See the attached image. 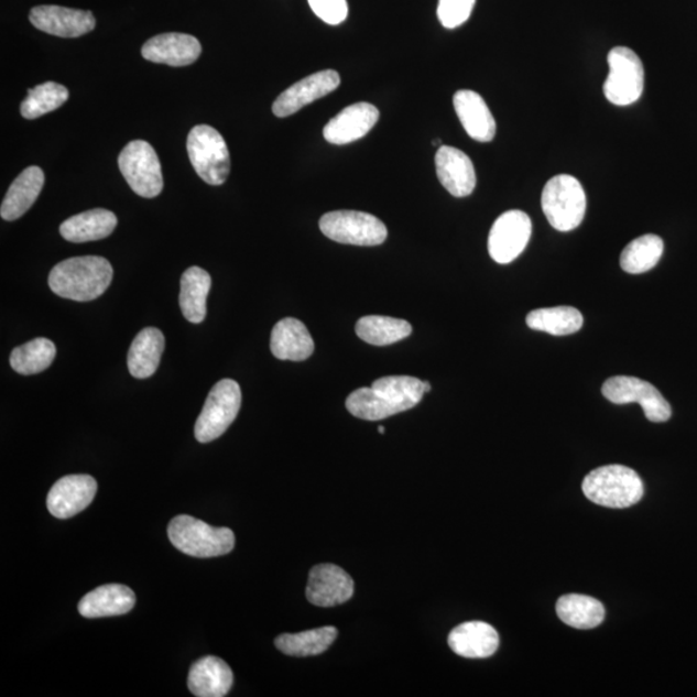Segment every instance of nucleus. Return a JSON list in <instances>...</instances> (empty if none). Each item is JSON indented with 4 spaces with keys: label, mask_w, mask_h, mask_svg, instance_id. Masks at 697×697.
Masks as SVG:
<instances>
[{
    "label": "nucleus",
    "mask_w": 697,
    "mask_h": 697,
    "mask_svg": "<svg viewBox=\"0 0 697 697\" xmlns=\"http://www.w3.org/2000/svg\"><path fill=\"white\" fill-rule=\"evenodd\" d=\"M56 345L44 337H37L21 347L13 349L10 358L11 367L20 374H35L47 370L56 357Z\"/></svg>",
    "instance_id": "34"
},
{
    "label": "nucleus",
    "mask_w": 697,
    "mask_h": 697,
    "mask_svg": "<svg viewBox=\"0 0 697 697\" xmlns=\"http://www.w3.org/2000/svg\"><path fill=\"white\" fill-rule=\"evenodd\" d=\"M476 0H439L438 20L446 29L459 28L470 18Z\"/></svg>",
    "instance_id": "36"
},
{
    "label": "nucleus",
    "mask_w": 697,
    "mask_h": 697,
    "mask_svg": "<svg viewBox=\"0 0 697 697\" xmlns=\"http://www.w3.org/2000/svg\"><path fill=\"white\" fill-rule=\"evenodd\" d=\"M235 684L230 666L216 656L199 658L192 665L187 687L198 697L227 696Z\"/></svg>",
    "instance_id": "23"
},
{
    "label": "nucleus",
    "mask_w": 697,
    "mask_h": 697,
    "mask_svg": "<svg viewBox=\"0 0 697 697\" xmlns=\"http://www.w3.org/2000/svg\"><path fill=\"white\" fill-rule=\"evenodd\" d=\"M97 482L91 476L73 475L57 481L47 497V508L59 520L84 512L96 497Z\"/></svg>",
    "instance_id": "13"
},
{
    "label": "nucleus",
    "mask_w": 697,
    "mask_h": 697,
    "mask_svg": "<svg viewBox=\"0 0 697 697\" xmlns=\"http://www.w3.org/2000/svg\"><path fill=\"white\" fill-rule=\"evenodd\" d=\"M532 232L527 214L513 209L493 222L489 237L490 257L498 264H511L526 249Z\"/></svg>",
    "instance_id": "12"
},
{
    "label": "nucleus",
    "mask_w": 697,
    "mask_h": 697,
    "mask_svg": "<svg viewBox=\"0 0 697 697\" xmlns=\"http://www.w3.org/2000/svg\"><path fill=\"white\" fill-rule=\"evenodd\" d=\"M356 333L366 342L385 347L406 339L412 334V326L399 318L367 316L358 320Z\"/></svg>",
    "instance_id": "32"
},
{
    "label": "nucleus",
    "mask_w": 697,
    "mask_h": 697,
    "mask_svg": "<svg viewBox=\"0 0 697 697\" xmlns=\"http://www.w3.org/2000/svg\"><path fill=\"white\" fill-rule=\"evenodd\" d=\"M379 433H380V434H384V433H385V428H384V426H379Z\"/></svg>",
    "instance_id": "39"
},
{
    "label": "nucleus",
    "mask_w": 697,
    "mask_h": 697,
    "mask_svg": "<svg viewBox=\"0 0 697 697\" xmlns=\"http://www.w3.org/2000/svg\"><path fill=\"white\" fill-rule=\"evenodd\" d=\"M605 399L614 404L639 403L644 416L652 423H665L672 416V407L650 382L632 377H614L602 386Z\"/></svg>",
    "instance_id": "11"
},
{
    "label": "nucleus",
    "mask_w": 697,
    "mask_h": 697,
    "mask_svg": "<svg viewBox=\"0 0 697 697\" xmlns=\"http://www.w3.org/2000/svg\"><path fill=\"white\" fill-rule=\"evenodd\" d=\"M118 166L127 184L140 197L155 198L163 190L162 166L149 142L134 140L119 154Z\"/></svg>",
    "instance_id": "8"
},
{
    "label": "nucleus",
    "mask_w": 697,
    "mask_h": 697,
    "mask_svg": "<svg viewBox=\"0 0 697 697\" xmlns=\"http://www.w3.org/2000/svg\"><path fill=\"white\" fill-rule=\"evenodd\" d=\"M44 174L40 167H29L14 179L3 199L0 216L6 221L20 219L35 204L43 189Z\"/></svg>",
    "instance_id": "26"
},
{
    "label": "nucleus",
    "mask_w": 697,
    "mask_h": 697,
    "mask_svg": "<svg viewBox=\"0 0 697 697\" xmlns=\"http://www.w3.org/2000/svg\"><path fill=\"white\" fill-rule=\"evenodd\" d=\"M164 335L161 329L148 327L134 337L129 351V370L133 378L148 379L153 377L161 363L164 350Z\"/></svg>",
    "instance_id": "27"
},
{
    "label": "nucleus",
    "mask_w": 697,
    "mask_h": 697,
    "mask_svg": "<svg viewBox=\"0 0 697 697\" xmlns=\"http://www.w3.org/2000/svg\"><path fill=\"white\" fill-rule=\"evenodd\" d=\"M270 349L281 361L302 362L314 351V341L302 320L284 318L273 328Z\"/></svg>",
    "instance_id": "24"
},
{
    "label": "nucleus",
    "mask_w": 697,
    "mask_h": 697,
    "mask_svg": "<svg viewBox=\"0 0 697 697\" xmlns=\"http://www.w3.org/2000/svg\"><path fill=\"white\" fill-rule=\"evenodd\" d=\"M380 111L369 102H358L345 108L329 121L324 137L334 145H347L361 140L379 122Z\"/></svg>",
    "instance_id": "17"
},
{
    "label": "nucleus",
    "mask_w": 697,
    "mask_h": 697,
    "mask_svg": "<svg viewBox=\"0 0 697 697\" xmlns=\"http://www.w3.org/2000/svg\"><path fill=\"white\" fill-rule=\"evenodd\" d=\"M213 280L206 270L192 266L182 276L179 307L184 317L192 324H202L207 316V297Z\"/></svg>",
    "instance_id": "28"
},
{
    "label": "nucleus",
    "mask_w": 697,
    "mask_h": 697,
    "mask_svg": "<svg viewBox=\"0 0 697 697\" xmlns=\"http://www.w3.org/2000/svg\"><path fill=\"white\" fill-rule=\"evenodd\" d=\"M353 595L355 581L341 567L327 564L312 568L306 598L314 606H339L348 602Z\"/></svg>",
    "instance_id": "16"
},
{
    "label": "nucleus",
    "mask_w": 697,
    "mask_h": 697,
    "mask_svg": "<svg viewBox=\"0 0 697 697\" xmlns=\"http://www.w3.org/2000/svg\"><path fill=\"white\" fill-rule=\"evenodd\" d=\"M117 216L108 209L96 208L91 211L72 216L59 227V235L72 243H86L108 238L116 230Z\"/></svg>",
    "instance_id": "25"
},
{
    "label": "nucleus",
    "mask_w": 697,
    "mask_h": 697,
    "mask_svg": "<svg viewBox=\"0 0 697 697\" xmlns=\"http://www.w3.org/2000/svg\"><path fill=\"white\" fill-rule=\"evenodd\" d=\"M168 538L186 556L214 558L235 549V532L227 527H213L190 515H177L168 526Z\"/></svg>",
    "instance_id": "4"
},
{
    "label": "nucleus",
    "mask_w": 697,
    "mask_h": 697,
    "mask_svg": "<svg viewBox=\"0 0 697 697\" xmlns=\"http://www.w3.org/2000/svg\"><path fill=\"white\" fill-rule=\"evenodd\" d=\"M242 406V392L238 382L224 379L209 392L205 407L194 428V434L200 444H208L220 438L235 422Z\"/></svg>",
    "instance_id": "7"
},
{
    "label": "nucleus",
    "mask_w": 697,
    "mask_h": 697,
    "mask_svg": "<svg viewBox=\"0 0 697 697\" xmlns=\"http://www.w3.org/2000/svg\"><path fill=\"white\" fill-rule=\"evenodd\" d=\"M187 154L198 176L214 186L222 185L230 174V154L227 142L214 127H194L187 137Z\"/></svg>",
    "instance_id": "6"
},
{
    "label": "nucleus",
    "mask_w": 697,
    "mask_h": 697,
    "mask_svg": "<svg viewBox=\"0 0 697 697\" xmlns=\"http://www.w3.org/2000/svg\"><path fill=\"white\" fill-rule=\"evenodd\" d=\"M137 603L132 589L121 584H108L89 591L80 599L78 610L87 619L119 617L129 613Z\"/></svg>",
    "instance_id": "22"
},
{
    "label": "nucleus",
    "mask_w": 697,
    "mask_h": 697,
    "mask_svg": "<svg viewBox=\"0 0 697 697\" xmlns=\"http://www.w3.org/2000/svg\"><path fill=\"white\" fill-rule=\"evenodd\" d=\"M340 75L335 70H324L309 75L279 96L273 104L275 117L286 118L302 110L306 105L322 99L340 86Z\"/></svg>",
    "instance_id": "14"
},
{
    "label": "nucleus",
    "mask_w": 697,
    "mask_h": 697,
    "mask_svg": "<svg viewBox=\"0 0 697 697\" xmlns=\"http://www.w3.org/2000/svg\"><path fill=\"white\" fill-rule=\"evenodd\" d=\"M607 63L610 73L603 85L606 99L618 107L639 101L644 88V69L639 55L628 47H614Z\"/></svg>",
    "instance_id": "9"
},
{
    "label": "nucleus",
    "mask_w": 697,
    "mask_h": 697,
    "mask_svg": "<svg viewBox=\"0 0 697 697\" xmlns=\"http://www.w3.org/2000/svg\"><path fill=\"white\" fill-rule=\"evenodd\" d=\"M320 231L342 244L372 247L386 241L388 229L378 217L359 211H334L322 216Z\"/></svg>",
    "instance_id": "10"
},
{
    "label": "nucleus",
    "mask_w": 697,
    "mask_h": 697,
    "mask_svg": "<svg viewBox=\"0 0 697 697\" xmlns=\"http://www.w3.org/2000/svg\"><path fill=\"white\" fill-rule=\"evenodd\" d=\"M29 20L37 30L59 37H79L92 32L96 26L92 12L59 6L34 7Z\"/></svg>",
    "instance_id": "15"
},
{
    "label": "nucleus",
    "mask_w": 697,
    "mask_h": 697,
    "mask_svg": "<svg viewBox=\"0 0 697 697\" xmlns=\"http://www.w3.org/2000/svg\"><path fill=\"white\" fill-rule=\"evenodd\" d=\"M69 99V91L56 81H47L29 89L26 99L21 104V116L25 119H36L51 111H55Z\"/></svg>",
    "instance_id": "35"
},
{
    "label": "nucleus",
    "mask_w": 697,
    "mask_h": 697,
    "mask_svg": "<svg viewBox=\"0 0 697 697\" xmlns=\"http://www.w3.org/2000/svg\"><path fill=\"white\" fill-rule=\"evenodd\" d=\"M336 636V628L324 627L296 634H282L275 640V646L288 656H316L324 654Z\"/></svg>",
    "instance_id": "31"
},
{
    "label": "nucleus",
    "mask_w": 697,
    "mask_h": 697,
    "mask_svg": "<svg viewBox=\"0 0 697 697\" xmlns=\"http://www.w3.org/2000/svg\"><path fill=\"white\" fill-rule=\"evenodd\" d=\"M454 107L464 130L479 142H490L497 134V122L483 97L470 89H461L454 96Z\"/></svg>",
    "instance_id": "20"
},
{
    "label": "nucleus",
    "mask_w": 697,
    "mask_h": 697,
    "mask_svg": "<svg viewBox=\"0 0 697 697\" xmlns=\"http://www.w3.org/2000/svg\"><path fill=\"white\" fill-rule=\"evenodd\" d=\"M424 394V382L416 378L386 377L374 381L371 388L357 389L351 393L347 409L358 418L379 422L414 409Z\"/></svg>",
    "instance_id": "1"
},
{
    "label": "nucleus",
    "mask_w": 697,
    "mask_h": 697,
    "mask_svg": "<svg viewBox=\"0 0 697 697\" xmlns=\"http://www.w3.org/2000/svg\"><path fill=\"white\" fill-rule=\"evenodd\" d=\"M423 382H424V392L429 393L432 391V385L429 384L428 381H423Z\"/></svg>",
    "instance_id": "38"
},
{
    "label": "nucleus",
    "mask_w": 697,
    "mask_h": 697,
    "mask_svg": "<svg viewBox=\"0 0 697 697\" xmlns=\"http://www.w3.org/2000/svg\"><path fill=\"white\" fill-rule=\"evenodd\" d=\"M499 634L483 621H469L456 627L448 635V646L456 655L467 658H487L499 649Z\"/></svg>",
    "instance_id": "21"
},
{
    "label": "nucleus",
    "mask_w": 697,
    "mask_h": 697,
    "mask_svg": "<svg viewBox=\"0 0 697 697\" xmlns=\"http://www.w3.org/2000/svg\"><path fill=\"white\" fill-rule=\"evenodd\" d=\"M664 242L661 237L646 235L634 239L621 253L620 265L629 274H642L654 269L661 261Z\"/></svg>",
    "instance_id": "33"
},
{
    "label": "nucleus",
    "mask_w": 697,
    "mask_h": 697,
    "mask_svg": "<svg viewBox=\"0 0 697 697\" xmlns=\"http://www.w3.org/2000/svg\"><path fill=\"white\" fill-rule=\"evenodd\" d=\"M526 322L527 326L535 331L566 336L580 331L584 318L576 307L556 306L531 312Z\"/></svg>",
    "instance_id": "30"
},
{
    "label": "nucleus",
    "mask_w": 697,
    "mask_h": 697,
    "mask_svg": "<svg viewBox=\"0 0 697 697\" xmlns=\"http://www.w3.org/2000/svg\"><path fill=\"white\" fill-rule=\"evenodd\" d=\"M141 54L148 62L179 67L196 63L202 54V46L196 36L166 33L149 40L142 46Z\"/></svg>",
    "instance_id": "19"
},
{
    "label": "nucleus",
    "mask_w": 697,
    "mask_h": 697,
    "mask_svg": "<svg viewBox=\"0 0 697 697\" xmlns=\"http://www.w3.org/2000/svg\"><path fill=\"white\" fill-rule=\"evenodd\" d=\"M311 9L328 25H340L348 18L347 0H307Z\"/></svg>",
    "instance_id": "37"
},
{
    "label": "nucleus",
    "mask_w": 697,
    "mask_h": 697,
    "mask_svg": "<svg viewBox=\"0 0 697 697\" xmlns=\"http://www.w3.org/2000/svg\"><path fill=\"white\" fill-rule=\"evenodd\" d=\"M437 176L445 189L456 198L470 196L477 185L473 162L461 150L440 146L436 154Z\"/></svg>",
    "instance_id": "18"
},
{
    "label": "nucleus",
    "mask_w": 697,
    "mask_h": 697,
    "mask_svg": "<svg viewBox=\"0 0 697 697\" xmlns=\"http://www.w3.org/2000/svg\"><path fill=\"white\" fill-rule=\"evenodd\" d=\"M642 479L624 465H606L584 479L582 492L597 505L625 509L640 502L643 497Z\"/></svg>",
    "instance_id": "3"
},
{
    "label": "nucleus",
    "mask_w": 697,
    "mask_h": 697,
    "mask_svg": "<svg viewBox=\"0 0 697 697\" xmlns=\"http://www.w3.org/2000/svg\"><path fill=\"white\" fill-rule=\"evenodd\" d=\"M543 211L554 229L571 231L586 217L587 196L579 179L558 175L546 183L542 196Z\"/></svg>",
    "instance_id": "5"
},
{
    "label": "nucleus",
    "mask_w": 697,
    "mask_h": 697,
    "mask_svg": "<svg viewBox=\"0 0 697 697\" xmlns=\"http://www.w3.org/2000/svg\"><path fill=\"white\" fill-rule=\"evenodd\" d=\"M557 614L568 627L575 629H593L605 620V607L596 598L581 595H567L558 599Z\"/></svg>",
    "instance_id": "29"
},
{
    "label": "nucleus",
    "mask_w": 697,
    "mask_h": 697,
    "mask_svg": "<svg viewBox=\"0 0 697 697\" xmlns=\"http://www.w3.org/2000/svg\"><path fill=\"white\" fill-rule=\"evenodd\" d=\"M112 281L107 259L80 257L59 262L51 270L48 284L54 294L74 302H92L105 294Z\"/></svg>",
    "instance_id": "2"
}]
</instances>
